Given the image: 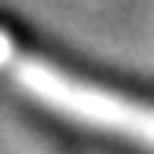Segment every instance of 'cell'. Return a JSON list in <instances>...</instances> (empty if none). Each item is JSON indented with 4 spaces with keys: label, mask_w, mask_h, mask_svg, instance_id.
Segmentation results:
<instances>
[{
    "label": "cell",
    "mask_w": 154,
    "mask_h": 154,
    "mask_svg": "<svg viewBox=\"0 0 154 154\" xmlns=\"http://www.w3.org/2000/svg\"><path fill=\"white\" fill-rule=\"evenodd\" d=\"M0 73H8L22 92H29V99L55 110L59 118H70L85 128H99L143 150H154V106L150 103L110 92L103 85H92L77 73H66L37 59V55H26L4 33H0Z\"/></svg>",
    "instance_id": "obj_1"
}]
</instances>
